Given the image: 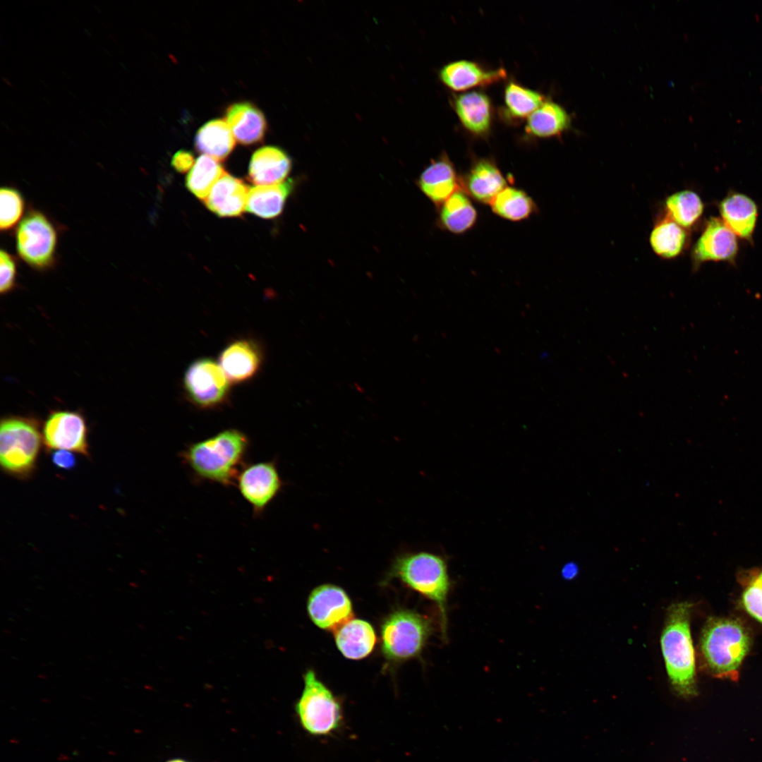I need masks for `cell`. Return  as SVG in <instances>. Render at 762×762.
I'll return each mask as SVG.
<instances>
[{"mask_svg": "<svg viewBox=\"0 0 762 762\" xmlns=\"http://www.w3.org/2000/svg\"><path fill=\"white\" fill-rule=\"evenodd\" d=\"M750 644L749 634L740 622L727 618H710L700 639L703 664L717 678L737 681L739 668Z\"/></svg>", "mask_w": 762, "mask_h": 762, "instance_id": "obj_3", "label": "cell"}, {"mask_svg": "<svg viewBox=\"0 0 762 762\" xmlns=\"http://www.w3.org/2000/svg\"><path fill=\"white\" fill-rule=\"evenodd\" d=\"M441 81L455 91L489 85L506 78L503 68L486 69L468 60H457L445 64L439 73Z\"/></svg>", "mask_w": 762, "mask_h": 762, "instance_id": "obj_17", "label": "cell"}, {"mask_svg": "<svg viewBox=\"0 0 762 762\" xmlns=\"http://www.w3.org/2000/svg\"><path fill=\"white\" fill-rule=\"evenodd\" d=\"M693 603L670 605L660 636L662 653L673 691L682 698L697 694L694 650L690 631Z\"/></svg>", "mask_w": 762, "mask_h": 762, "instance_id": "obj_2", "label": "cell"}, {"mask_svg": "<svg viewBox=\"0 0 762 762\" xmlns=\"http://www.w3.org/2000/svg\"><path fill=\"white\" fill-rule=\"evenodd\" d=\"M418 184L421 191L438 207L461 188V180L447 154L434 159L421 173Z\"/></svg>", "mask_w": 762, "mask_h": 762, "instance_id": "obj_16", "label": "cell"}, {"mask_svg": "<svg viewBox=\"0 0 762 762\" xmlns=\"http://www.w3.org/2000/svg\"><path fill=\"white\" fill-rule=\"evenodd\" d=\"M293 181L250 189L246 210L258 217L270 219L278 216L292 190Z\"/></svg>", "mask_w": 762, "mask_h": 762, "instance_id": "obj_28", "label": "cell"}, {"mask_svg": "<svg viewBox=\"0 0 762 762\" xmlns=\"http://www.w3.org/2000/svg\"><path fill=\"white\" fill-rule=\"evenodd\" d=\"M25 208L22 193L12 186H2L0 190V229L8 232L21 222Z\"/></svg>", "mask_w": 762, "mask_h": 762, "instance_id": "obj_33", "label": "cell"}, {"mask_svg": "<svg viewBox=\"0 0 762 762\" xmlns=\"http://www.w3.org/2000/svg\"><path fill=\"white\" fill-rule=\"evenodd\" d=\"M742 603L749 614L762 622V572L756 575L746 588Z\"/></svg>", "mask_w": 762, "mask_h": 762, "instance_id": "obj_34", "label": "cell"}, {"mask_svg": "<svg viewBox=\"0 0 762 762\" xmlns=\"http://www.w3.org/2000/svg\"><path fill=\"white\" fill-rule=\"evenodd\" d=\"M296 708L304 729L314 735L332 732L341 718L339 702L313 670L304 675V688Z\"/></svg>", "mask_w": 762, "mask_h": 762, "instance_id": "obj_8", "label": "cell"}, {"mask_svg": "<svg viewBox=\"0 0 762 762\" xmlns=\"http://www.w3.org/2000/svg\"><path fill=\"white\" fill-rule=\"evenodd\" d=\"M503 116L511 121L528 118L544 102L545 97L538 91L509 81L504 92Z\"/></svg>", "mask_w": 762, "mask_h": 762, "instance_id": "obj_30", "label": "cell"}, {"mask_svg": "<svg viewBox=\"0 0 762 762\" xmlns=\"http://www.w3.org/2000/svg\"><path fill=\"white\" fill-rule=\"evenodd\" d=\"M228 381L219 364L209 358L193 363L184 377L187 392L193 401L202 407L220 404L227 393Z\"/></svg>", "mask_w": 762, "mask_h": 762, "instance_id": "obj_11", "label": "cell"}, {"mask_svg": "<svg viewBox=\"0 0 762 762\" xmlns=\"http://www.w3.org/2000/svg\"><path fill=\"white\" fill-rule=\"evenodd\" d=\"M578 572L579 567L576 564L573 562L564 564L562 570V576L567 579H574L578 574Z\"/></svg>", "mask_w": 762, "mask_h": 762, "instance_id": "obj_38", "label": "cell"}, {"mask_svg": "<svg viewBox=\"0 0 762 762\" xmlns=\"http://www.w3.org/2000/svg\"><path fill=\"white\" fill-rule=\"evenodd\" d=\"M235 139L248 145L260 142L265 135L267 123L262 112L250 102H237L228 107L226 120Z\"/></svg>", "mask_w": 762, "mask_h": 762, "instance_id": "obj_20", "label": "cell"}, {"mask_svg": "<svg viewBox=\"0 0 762 762\" xmlns=\"http://www.w3.org/2000/svg\"><path fill=\"white\" fill-rule=\"evenodd\" d=\"M249 190L243 181L226 172L213 186L204 203L220 217H237L246 210Z\"/></svg>", "mask_w": 762, "mask_h": 762, "instance_id": "obj_18", "label": "cell"}, {"mask_svg": "<svg viewBox=\"0 0 762 762\" xmlns=\"http://www.w3.org/2000/svg\"><path fill=\"white\" fill-rule=\"evenodd\" d=\"M17 260L7 250L0 251V292L7 294L16 287Z\"/></svg>", "mask_w": 762, "mask_h": 762, "instance_id": "obj_35", "label": "cell"}, {"mask_svg": "<svg viewBox=\"0 0 762 762\" xmlns=\"http://www.w3.org/2000/svg\"><path fill=\"white\" fill-rule=\"evenodd\" d=\"M738 251L736 235L722 219L711 217L691 251L694 267L708 261H732Z\"/></svg>", "mask_w": 762, "mask_h": 762, "instance_id": "obj_13", "label": "cell"}, {"mask_svg": "<svg viewBox=\"0 0 762 762\" xmlns=\"http://www.w3.org/2000/svg\"><path fill=\"white\" fill-rule=\"evenodd\" d=\"M452 107L464 128L471 134L485 137L489 134L493 119L490 97L481 91L455 95Z\"/></svg>", "mask_w": 762, "mask_h": 762, "instance_id": "obj_15", "label": "cell"}, {"mask_svg": "<svg viewBox=\"0 0 762 762\" xmlns=\"http://www.w3.org/2000/svg\"><path fill=\"white\" fill-rule=\"evenodd\" d=\"M461 189L476 201L490 205L507 185V180L491 159H476L460 177Z\"/></svg>", "mask_w": 762, "mask_h": 762, "instance_id": "obj_14", "label": "cell"}, {"mask_svg": "<svg viewBox=\"0 0 762 762\" xmlns=\"http://www.w3.org/2000/svg\"><path fill=\"white\" fill-rule=\"evenodd\" d=\"M719 210L722 220L736 236L751 239L758 215L752 199L742 193H731L720 202Z\"/></svg>", "mask_w": 762, "mask_h": 762, "instance_id": "obj_21", "label": "cell"}, {"mask_svg": "<svg viewBox=\"0 0 762 762\" xmlns=\"http://www.w3.org/2000/svg\"><path fill=\"white\" fill-rule=\"evenodd\" d=\"M260 363L255 345L247 340L236 341L222 353L219 365L229 381L239 382L251 377Z\"/></svg>", "mask_w": 762, "mask_h": 762, "instance_id": "obj_22", "label": "cell"}, {"mask_svg": "<svg viewBox=\"0 0 762 762\" xmlns=\"http://www.w3.org/2000/svg\"><path fill=\"white\" fill-rule=\"evenodd\" d=\"M52 463L59 468L71 469L76 465V459L72 452L58 449L52 454Z\"/></svg>", "mask_w": 762, "mask_h": 762, "instance_id": "obj_36", "label": "cell"}, {"mask_svg": "<svg viewBox=\"0 0 762 762\" xmlns=\"http://www.w3.org/2000/svg\"><path fill=\"white\" fill-rule=\"evenodd\" d=\"M235 141L227 122L218 119L205 123L198 129L194 143L197 151L222 160L233 150Z\"/></svg>", "mask_w": 762, "mask_h": 762, "instance_id": "obj_26", "label": "cell"}, {"mask_svg": "<svg viewBox=\"0 0 762 762\" xmlns=\"http://www.w3.org/2000/svg\"><path fill=\"white\" fill-rule=\"evenodd\" d=\"M42 433L33 417L10 416L1 421L0 462L6 473L27 478L35 468Z\"/></svg>", "mask_w": 762, "mask_h": 762, "instance_id": "obj_5", "label": "cell"}, {"mask_svg": "<svg viewBox=\"0 0 762 762\" xmlns=\"http://www.w3.org/2000/svg\"><path fill=\"white\" fill-rule=\"evenodd\" d=\"M431 631L430 622L425 616L411 610L396 611L382 625L383 655L393 661L417 657L421 653Z\"/></svg>", "mask_w": 762, "mask_h": 762, "instance_id": "obj_7", "label": "cell"}, {"mask_svg": "<svg viewBox=\"0 0 762 762\" xmlns=\"http://www.w3.org/2000/svg\"><path fill=\"white\" fill-rule=\"evenodd\" d=\"M254 516H260L281 492L283 483L276 462L265 461L246 464L236 484Z\"/></svg>", "mask_w": 762, "mask_h": 762, "instance_id": "obj_9", "label": "cell"}, {"mask_svg": "<svg viewBox=\"0 0 762 762\" xmlns=\"http://www.w3.org/2000/svg\"><path fill=\"white\" fill-rule=\"evenodd\" d=\"M195 164L193 155L186 150L176 152L171 159V165L179 172L184 173L191 169Z\"/></svg>", "mask_w": 762, "mask_h": 762, "instance_id": "obj_37", "label": "cell"}, {"mask_svg": "<svg viewBox=\"0 0 762 762\" xmlns=\"http://www.w3.org/2000/svg\"><path fill=\"white\" fill-rule=\"evenodd\" d=\"M169 762H184V761H181V760H174V761H169Z\"/></svg>", "mask_w": 762, "mask_h": 762, "instance_id": "obj_39", "label": "cell"}, {"mask_svg": "<svg viewBox=\"0 0 762 762\" xmlns=\"http://www.w3.org/2000/svg\"><path fill=\"white\" fill-rule=\"evenodd\" d=\"M307 610L318 627L335 631L353 618L351 602L340 587L324 584L310 593Z\"/></svg>", "mask_w": 762, "mask_h": 762, "instance_id": "obj_12", "label": "cell"}, {"mask_svg": "<svg viewBox=\"0 0 762 762\" xmlns=\"http://www.w3.org/2000/svg\"><path fill=\"white\" fill-rule=\"evenodd\" d=\"M490 205L496 215L512 222L527 219L538 210L536 202L526 191L509 186L504 188Z\"/></svg>", "mask_w": 762, "mask_h": 762, "instance_id": "obj_29", "label": "cell"}, {"mask_svg": "<svg viewBox=\"0 0 762 762\" xmlns=\"http://www.w3.org/2000/svg\"><path fill=\"white\" fill-rule=\"evenodd\" d=\"M337 648L347 658L359 660L373 651L376 636L372 625L360 619H351L334 631Z\"/></svg>", "mask_w": 762, "mask_h": 762, "instance_id": "obj_23", "label": "cell"}, {"mask_svg": "<svg viewBox=\"0 0 762 762\" xmlns=\"http://www.w3.org/2000/svg\"><path fill=\"white\" fill-rule=\"evenodd\" d=\"M570 125V117L556 102H545L528 118L526 133L533 138H547L561 135Z\"/></svg>", "mask_w": 762, "mask_h": 762, "instance_id": "obj_25", "label": "cell"}, {"mask_svg": "<svg viewBox=\"0 0 762 762\" xmlns=\"http://www.w3.org/2000/svg\"><path fill=\"white\" fill-rule=\"evenodd\" d=\"M291 167V161L282 149L265 146L252 155L248 167V179L258 186L282 183Z\"/></svg>", "mask_w": 762, "mask_h": 762, "instance_id": "obj_19", "label": "cell"}, {"mask_svg": "<svg viewBox=\"0 0 762 762\" xmlns=\"http://www.w3.org/2000/svg\"><path fill=\"white\" fill-rule=\"evenodd\" d=\"M225 173L219 160L202 155L195 160L188 173L186 186L193 194L204 200L215 183Z\"/></svg>", "mask_w": 762, "mask_h": 762, "instance_id": "obj_32", "label": "cell"}, {"mask_svg": "<svg viewBox=\"0 0 762 762\" xmlns=\"http://www.w3.org/2000/svg\"><path fill=\"white\" fill-rule=\"evenodd\" d=\"M58 239L54 222L43 212L31 208L16 228V251L32 269L47 271L56 265Z\"/></svg>", "mask_w": 762, "mask_h": 762, "instance_id": "obj_6", "label": "cell"}, {"mask_svg": "<svg viewBox=\"0 0 762 762\" xmlns=\"http://www.w3.org/2000/svg\"><path fill=\"white\" fill-rule=\"evenodd\" d=\"M390 576L432 600L440 615L442 637L447 633V600L451 588L447 563L441 555L429 552H409L396 558Z\"/></svg>", "mask_w": 762, "mask_h": 762, "instance_id": "obj_4", "label": "cell"}, {"mask_svg": "<svg viewBox=\"0 0 762 762\" xmlns=\"http://www.w3.org/2000/svg\"><path fill=\"white\" fill-rule=\"evenodd\" d=\"M438 224L454 234H463L476 224L478 213L471 198L458 190L439 206Z\"/></svg>", "mask_w": 762, "mask_h": 762, "instance_id": "obj_24", "label": "cell"}, {"mask_svg": "<svg viewBox=\"0 0 762 762\" xmlns=\"http://www.w3.org/2000/svg\"><path fill=\"white\" fill-rule=\"evenodd\" d=\"M685 229L664 214L654 224L649 243L654 253L662 259L672 260L682 253L687 246Z\"/></svg>", "mask_w": 762, "mask_h": 762, "instance_id": "obj_27", "label": "cell"}, {"mask_svg": "<svg viewBox=\"0 0 762 762\" xmlns=\"http://www.w3.org/2000/svg\"><path fill=\"white\" fill-rule=\"evenodd\" d=\"M703 202L694 191L683 190L667 197L665 214L685 229L692 227L703 212Z\"/></svg>", "mask_w": 762, "mask_h": 762, "instance_id": "obj_31", "label": "cell"}, {"mask_svg": "<svg viewBox=\"0 0 762 762\" xmlns=\"http://www.w3.org/2000/svg\"><path fill=\"white\" fill-rule=\"evenodd\" d=\"M87 431L80 412L55 410L46 418L42 433L47 450L64 449L88 456Z\"/></svg>", "mask_w": 762, "mask_h": 762, "instance_id": "obj_10", "label": "cell"}, {"mask_svg": "<svg viewBox=\"0 0 762 762\" xmlns=\"http://www.w3.org/2000/svg\"><path fill=\"white\" fill-rule=\"evenodd\" d=\"M250 440L236 429L222 430L193 442L180 453L182 462L197 481L234 485L245 466Z\"/></svg>", "mask_w": 762, "mask_h": 762, "instance_id": "obj_1", "label": "cell"}]
</instances>
